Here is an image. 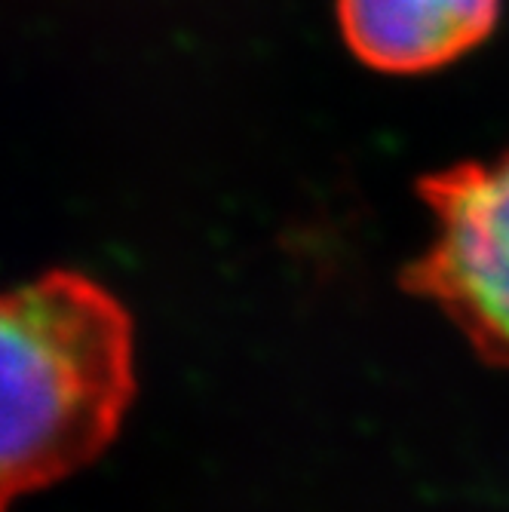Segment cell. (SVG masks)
<instances>
[{
  "mask_svg": "<svg viewBox=\"0 0 509 512\" xmlns=\"http://www.w3.org/2000/svg\"><path fill=\"white\" fill-rule=\"evenodd\" d=\"M4 503L89 467L135 399V329L123 301L77 270L40 273L0 307Z\"/></svg>",
  "mask_w": 509,
  "mask_h": 512,
  "instance_id": "6da1fadb",
  "label": "cell"
},
{
  "mask_svg": "<svg viewBox=\"0 0 509 512\" xmlns=\"http://www.w3.org/2000/svg\"><path fill=\"white\" fill-rule=\"evenodd\" d=\"M418 194L433 240L399 286L436 304L488 365L509 368V148L424 175Z\"/></svg>",
  "mask_w": 509,
  "mask_h": 512,
  "instance_id": "7a4b0ae2",
  "label": "cell"
},
{
  "mask_svg": "<svg viewBox=\"0 0 509 512\" xmlns=\"http://www.w3.org/2000/svg\"><path fill=\"white\" fill-rule=\"evenodd\" d=\"M350 53L384 74L436 71L497 25L500 0H335Z\"/></svg>",
  "mask_w": 509,
  "mask_h": 512,
  "instance_id": "3957f363",
  "label": "cell"
}]
</instances>
